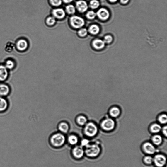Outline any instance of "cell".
I'll return each instance as SVG.
<instances>
[{
	"label": "cell",
	"mask_w": 167,
	"mask_h": 167,
	"mask_svg": "<svg viewBox=\"0 0 167 167\" xmlns=\"http://www.w3.org/2000/svg\"><path fill=\"white\" fill-rule=\"evenodd\" d=\"M85 156L89 158L98 157L101 152L102 149L100 144L97 142H91L84 148Z\"/></svg>",
	"instance_id": "6da1fadb"
},
{
	"label": "cell",
	"mask_w": 167,
	"mask_h": 167,
	"mask_svg": "<svg viewBox=\"0 0 167 167\" xmlns=\"http://www.w3.org/2000/svg\"><path fill=\"white\" fill-rule=\"evenodd\" d=\"M49 142L50 145L54 148H60L64 146L66 142L65 135L60 132H57L51 135Z\"/></svg>",
	"instance_id": "7a4b0ae2"
},
{
	"label": "cell",
	"mask_w": 167,
	"mask_h": 167,
	"mask_svg": "<svg viewBox=\"0 0 167 167\" xmlns=\"http://www.w3.org/2000/svg\"><path fill=\"white\" fill-rule=\"evenodd\" d=\"M83 132L86 138H93L96 137L98 132L97 125L93 122H89L84 126Z\"/></svg>",
	"instance_id": "3957f363"
},
{
	"label": "cell",
	"mask_w": 167,
	"mask_h": 167,
	"mask_svg": "<svg viewBox=\"0 0 167 167\" xmlns=\"http://www.w3.org/2000/svg\"><path fill=\"white\" fill-rule=\"evenodd\" d=\"M141 148L143 153L146 155L152 156L156 154L157 152L156 146L151 142H146L143 143Z\"/></svg>",
	"instance_id": "277c9868"
},
{
	"label": "cell",
	"mask_w": 167,
	"mask_h": 167,
	"mask_svg": "<svg viewBox=\"0 0 167 167\" xmlns=\"http://www.w3.org/2000/svg\"><path fill=\"white\" fill-rule=\"evenodd\" d=\"M71 153L74 159L77 160L81 159L85 156L84 148L79 145L73 147Z\"/></svg>",
	"instance_id": "5b68a950"
},
{
	"label": "cell",
	"mask_w": 167,
	"mask_h": 167,
	"mask_svg": "<svg viewBox=\"0 0 167 167\" xmlns=\"http://www.w3.org/2000/svg\"><path fill=\"white\" fill-rule=\"evenodd\" d=\"M166 155L162 154H156L153 157V164L156 167H164L166 165Z\"/></svg>",
	"instance_id": "8992f818"
},
{
	"label": "cell",
	"mask_w": 167,
	"mask_h": 167,
	"mask_svg": "<svg viewBox=\"0 0 167 167\" xmlns=\"http://www.w3.org/2000/svg\"><path fill=\"white\" fill-rule=\"evenodd\" d=\"M100 126L103 130L106 132H109L114 129L115 126V123L113 120L108 118L103 120Z\"/></svg>",
	"instance_id": "52a82bcc"
},
{
	"label": "cell",
	"mask_w": 167,
	"mask_h": 167,
	"mask_svg": "<svg viewBox=\"0 0 167 167\" xmlns=\"http://www.w3.org/2000/svg\"><path fill=\"white\" fill-rule=\"evenodd\" d=\"M70 21L72 26L76 28H81L85 24L84 20L78 16H72L70 18Z\"/></svg>",
	"instance_id": "ba28073f"
},
{
	"label": "cell",
	"mask_w": 167,
	"mask_h": 167,
	"mask_svg": "<svg viewBox=\"0 0 167 167\" xmlns=\"http://www.w3.org/2000/svg\"><path fill=\"white\" fill-rule=\"evenodd\" d=\"M80 140L77 135L71 134L66 138V142L70 146L73 147L79 145Z\"/></svg>",
	"instance_id": "9c48e42d"
},
{
	"label": "cell",
	"mask_w": 167,
	"mask_h": 167,
	"mask_svg": "<svg viewBox=\"0 0 167 167\" xmlns=\"http://www.w3.org/2000/svg\"><path fill=\"white\" fill-rule=\"evenodd\" d=\"M28 43L25 39H21L18 40L16 44V47L18 51H23L28 47Z\"/></svg>",
	"instance_id": "30bf717a"
},
{
	"label": "cell",
	"mask_w": 167,
	"mask_h": 167,
	"mask_svg": "<svg viewBox=\"0 0 167 167\" xmlns=\"http://www.w3.org/2000/svg\"><path fill=\"white\" fill-rule=\"evenodd\" d=\"M163 142L162 137L158 134H154L151 138V142L156 146L162 145Z\"/></svg>",
	"instance_id": "8fae6325"
},
{
	"label": "cell",
	"mask_w": 167,
	"mask_h": 167,
	"mask_svg": "<svg viewBox=\"0 0 167 167\" xmlns=\"http://www.w3.org/2000/svg\"><path fill=\"white\" fill-rule=\"evenodd\" d=\"M96 15L100 19L106 20L109 18V13L107 10L104 8H102L98 11Z\"/></svg>",
	"instance_id": "7c38bea8"
},
{
	"label": "cell",
	"mask_w": 167,
	"mask_h": 167,
	"mask_svg": "<svg viewBox=\"0 0 167 167\" xmlns=\"http://www.w3.org/2000/svg\"><path fill=\"white\" fill-rule=\"evenodd\" d=\"M76 7L80 12H85L88 9V5L87 3L84 1H79L76 3Z\"/></svg>",
	"instance_id": "4fadbf2b"
},
{
	"label": "cell",
	"mask_w": 167,
	"mask_h": 167,
	"mask_svg": "<svg viewBox=\"0 0 167 167\" xmlns=\"http://www.w3.org/2000/svg\"><path fill=\"white\" fill-rule=\"evenodd\" d=\"M8 76L7 68L4 65H0V81H4Z\"/></svg>",
	"instance_id": "5bb4252c"
},
{
	"label": "cell",
	"mask_w": 167,
	"mask_h": 167,
	"mask_svg": "<svg viewBox=\"0 0 167 167\" xmlns=\"http://www.w3.org/2000/svg\"><path fill=\"white\" fill-rule=\"evenodd\" d=\"M58 129L59 132L65 134L68 133L69 130V126L66 122H62L59 125Z\"/></svg>",
	"instance_id": "9a60e30c"
},
{
	"label": "cell",
	"mask_w": 167,
	"mask_h": 167,
	"mask_svg": "<svg viewBox=\"0 0 167 167\" xmlns=\"http://www.w3.org/2000/svg\"><path fill=\"white\" fill-rule=\"evenodd\" d=\"M10 88L8 86L4 84H0V96H6L9 93Z\"/></svg>",
	"instance_id": "2e32d148"
},
{
	"label": "cell",
	"mask_w": 167,
	"mask_h": 167,
	"mask_svg": "<svg viewBox=\"0 0 167 167\" xmlns=\"http://www.w3.org/2000/svg\"><path fill=\"white\" fill-rule=\"evenodd\" d=\"M52 13L54 17L59 19L62 18L65 16V11L62 8L54 9Z\"/></svg>",
	"instance_id": "e0dca14e"
},
{
	"label": "cell",
	"mask_w": 167,
	"mask_h": 167,
	"mask_svg": "<svg viewBox=\"0 0 167 167\" xmlns=\"http://www.w3.org/2000/svg\"><path fill=\"white\" fill-rule=\"evenodd\" d=\"M105 44L103 40L99 39L95 40L93 42V47L97 50L101 49L105 47Z\"/></svg>",
	"instance_id": "ac0fdd59"
},
{
	"label": "cell",
	"mask_w": 167,
	"mask_h": 167,
	"mask_svg": "<svg viewBox=\"0 0 167 167\" xmlns=\"http://www.w3.org/2000/svg\"><path fill=\"white\" fill-rule=\"evenodd\" d=\"M162 128V127L160 125L155 123L151 126L150 128V131L152 134H158L161 131Z\"/></svg>",
	"instance_id": "d6986e66"
},
{
	"label": "cell",
	"mask_w": 167,
	"mask_h": 167,
	"mask_svg": "<svg viewBox=\"0 0 167 167\" xmlns=\"http://www.w3.org/2000/svg\"><path fill=\"white\" fill-rule=\"evenodd\" d=\"M143 163L146 166H151L153 164V157L151 155H146L143 158Z\"/></svg>",
	"instance_id": "ffe728a7"
},
{
	"label": "cell",
	"mask_w": 167,
	"mask_h": 167,
	"mask_svg": "<svg viewBox=\"0 0 167 167\" xmlns=\"http://www.w3.org/2000/svg\"><path fill=\"white\" fill-rule=\"evenodd\" d=\"M8 103L6 100L0 97V112L5 111L8 108Z\"/></svg>",
	"instance_id": "44dd1931"
},
{
	"label": "cell",
	"mask_w": 167,
	"mask_h": 167,
	"mask_svg": "<svg viewBox=\"0 0 167 167\" xmlns=\"http://www.w3.org/2000/svg\"><path fill=\"white\" fill-rule=\"evenodd\" d=\"M120 113V111L119 108L115 107L110 109L109 113L110 116L113 117H118Z\"/></svg>",
	"instance_id": "7402d4cb"
},
{
	"label": "cell",
	"mask_w": 167,
	"mask_h": 167,
	"mask_svg": "<svg viewBox=\"0 0 167 167\" xmlns=\"http://www.w3.org/2000/svg\"><path fill=\"white\" fill-rule=\"evenodd\" d=\"M76 120L78 124L81 126H84L87 123V118L83 115L78 117Z\"/></svg>",
	"instance_id": "603a6c76"
},
{
	"label": "cell",
	"mask_w": 167,
	"mask_h": 167,
	"mask_svg": "<svg viewBox=\"0 0 167 167\" xmlns=\"http://www.w3.org/2000/svg\"><path fill=\"white\" fill-rule=\"evenodd\" d=\"M100 28L97 25H93L91 26L89 28V31L93 35H96L99 33Z\"/></svg>",
	"instance_id": "cb8c5ba5"
},
{
	"label": "cell",
	"mask_w": 167,
	"mask_h": 167,
	"mask_svg": "<svg viewBox=\"0 0 167 167\" xmlns=\"http://www.w3.org/2000/svg\"><path fill=\"white\" fill-rule=\"evenodd\" d=\"M4 66L7 69H12L15 66V62L11 59H8L5 63Z\"/></svg>",
	"instance_id": "d4e9b609"
},
{
	"label": "cell",
	"mask_w": 167,
	"mask_h": 167,
	"mask_svg": "<svg viewBox=\"0 0 167 167\" xmlns=\"http://www.w3.org/2000/svg\"><path fill=\"white\" fill-rule=\"evenodd\" d=\"M91 142L89 139L87 138H84L80 141V145L84 148L86 146H88Z\"/></svg>",
	"instance_id": "484cf974"
},
{
	"label": "cell",
	"mask_w": 167,
	"mask_h": 167,
	"mask_svg": "<svg viewBox=\"0 0 167 167\" xmlns=\"http://www.w3.org/2000/svg\"><path fill=\"white\" fill-rule=\"evenodd\" d=\"M158 121L161 124H166L167 122V117L166 114L161 115L158 118Z\"/></svg>",
	"instance_id": "4316f807"
},
{
	"label": "cell",
	"mask_w": 167,
	"mask_h": 167,
	"mask_svg": "<svg viewBox=\"0 0 167 167\" xmlns=\"http://www.w3.org/2000/svg\"><path fill=\"white\" fill-rule=\"evenodd\" d=\"M66 11L69 14H73L76 12V8L74 5H69L66 7Z\"/></svg>",
	"instance_id": "83f0119b"
},
{
	"label": "cell",
	"mask_w": 167,
	"mask_h": 167,
	"mask_svg": "<svg viewBox=\"0 0 167 167\" xmlns=\"http://www.w3.org/2000/svg\"><path fill=\"white\" fill-rule=\"evenodd\" d=\"M99 2L97 0H92L90 2V7L93 9H96L99 7Z\"/></svg>",
	"instance_id": "f1b7e54d"
},
{
	"label": "cell",
	"mask_w": 167,
	"mask_h": 167,
	"mask_svg": "<svg viewBox=\"0 0 167 167\" xmlns=\"http://www.w3.org/2000/svg\"><path fill=\"white\" fill-rule=\"evenodd\" d=\"M96 16V14L93 11H89L86 14V16L89 19H93L95 18Z\"/></svg>",
	"instance_id": "f546056e"
},
{
	"label": "cell",
	"mask_w": 167,
	"mask_h": 167,
	"mask_svg": "<svg viewBox=\"0 0 167 167\" xmlns=\"http://www.w3.org/2000/svg\"><path fill=\"white\" fill-rule=\"evenodd\" d=\"M56 22V20L53 17H50L47 20V24L49 25H53Z\"/></svg>",
	"instance_id": "4dcf8cb0"
},
{
	"label": "cell",
	"mask_w": 167,
	"mask_h": 167,
	"mask_svg": "<svg viewBox=\"0 0 167 167\" xmlns=\"http://www.w3.org/2000/svg\"><path fill=\"white\" fill-rule=\"evenodd\" d=\"M50 3L54 6H58L62 4V0H50Z\"/></svg>",
	"instance_id": "1f68e13d"
},
{
	"label": "cell",
	"mask_w": 167,
	"mask_h": 167,
	"mask_svg": "<svg viewBox=\"0 0 167 167\" xmlns=\"http://www.w3.org/2000/svg\"><path fill=\"white\" fill-rule=\"evenodd\" d=\"M13 47L14 45L12 43H8L6 47V50L8 52H10L13 50Z\"/></svg>",
	"instance_id": "d6a6232c"
},
{
	"label": "cell",
	"mask_w": 167,
	"mask_h": 167,
	"mask_svg": "<svg viewBox=\"0 0 167 167\" xmlns=\"http://www.w3.org/2000/svg\"><path fill=\"white\" fill-rule=\"evenodd\" d=\"M87 33V30L86 28H82L78 31L79 35L81 37L85 36Z\"/></svg>",
	"instance_id": "836d02e7"
},
{
	"label": "cell",
	"mask_w": 167,
	"mask_h": 167,
	"mask_svg": "<svg viewBox=\"0 0 167 167\" xmlns=\"http://www.w3.org/2000/svg\"><path fill=\"white\" fill-rule=\"evenodd\" d=\"M112 40H113V38L111 36L107 35L104 37V40H103V41L105 43L109 44L112 42Z\"/></svg>",
	"instance_id": "e575fe53"
},
{
	"label": "cell",
	"mask_w": 167,
	"mask_h": 167,
	"mask_svg": "<svg viewBox=\"0 0 167 167\" xmlns=\"http://www.w3.org/2000/svg\"><path fill=\"white\" fill-rule=\"evenodd\" d=\"M161 131H162V134L163 136L166 137L167 136V127L166 126H164L162 128Z\"/></svg>",
	"instance_id": "d590c367"
},
{
	"label": "cell",
	"mask_w": 167,
	"mask_h": 167,
	"mask_svg": "<svg viewBox=\"0 0 167 167\" xmlns=\"http://www.w3.org/2000/svg\"><path fill=\"white\" fill-rule=\"evenodd\" d=\"M129 0H120V2L123 4H127Z\"/></svg>",
	"instance_id": "8d00e7d4"
},
{
	"label": "cell",
	"mask_w": 167,
	"mask_h": 167,
	"mask_svg": "<svg viewBox=\"0 0 167 167\" xmlns=\"http://www.w3.org/2000/svg\"><path fill=\"white\" fill-rule=\"evenodd\" d=\"M73 1V0H63V1L66 4L70 3Z\"/></svg>",
	"instance_id": "74e56055"
},
{
	"label": "cell",
	"mask_w": 167,
	"mask_h": 167,
	"mask_svg": "<svg viewBox=\"0 0 167 167\" xmlns=\"http://www.w3.org/2000/svg\"><path fill=\"white\" fill-rule=\"evenodd\" d=\"M117 1V0H109V1L111 2H116Z\"/></svg>",
	"instance_id": "f35d334b"
}]
</instances>
